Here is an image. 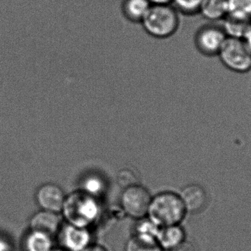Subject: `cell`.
Listing matches in <instances>:
<instances>
[{"instance_id": "3957f363", "label": "cell", "mask_w": 251, "mask_h": 251, "mask_svg": "<svg viewBox=\"0 0 251 251\" xmlns=\"http://www.w3.org/2000/svg\"><path fill=\"white\" fill-rule=\"evenodd\" d=\"M179 13L171 5L152 4L141 24L145 31L153 38H169L179 27Z\"/></svg>"}, {"instance_id": "603a6c76", "label": "cell", "mask_w": 251, "mask_h": 251, "mask_svg": "<svg viewBox=\"0 0 251 251\" xmlns=\"http://www.w3.org/2000/svg\"><path fill=\"white\" fill-rule=\"evenodd\" d=\"M82 251H109L107 248L97 243H91L89 246H87L85 249Z\"/></svg>"}, {"instance_id": "8fae6325", "label": "cell", "mask_w": 251, "mask_h": 251, "mask_svg": "<svg viewBox=\"0 0 251 251\" xmlns=\"http://www.w3.org/2000/svg\"><path fill=\"white\" fill-rule=\"evenodd\" d=\"M186 240V233L181 225L160 227L156 243L163 251H171Z\"/></svg>"}, {"instance_id": "30bf717a", "label": "cell", "mask_w": 251, "mask_h": 251, "mask_svg": "<svg viewBox=\"0 0 251 251\" xmlns=\"http://www.w3.org/2000/svg\"><path fill=\"white\" fill-rule=\"evenodd\" d=\"M179 195L186 212L197 213L203 210L207 201L206 191L199 184H189L181 190Z\"/></svg>"}, {"instance_id": "484cf974", "label": "cell", "mask_w": 251, "mask_h": 251, "mask_svg": "<svg viewBox=\"0 0 251 251\" xmlns=\"http://www.w3.org/2000/svg\"><path fill=\"white\" fill-rule=\"evenodd\" d=\"M51 251H65L64 249H61V248H60V247H58V248L55 247Z\"/></svg>"}, {"instance_id": "4fadbf2b", "label": "cell", "mask_w": 251, "mask_h": 251, "mask_svg": "<svg viewBox=\"0 0 251 251\" xmlns=\"http://www.w3.org/2000/svg\"><path fill=\"white\" fill-rule=\"evenodd\" d=\"M151 5L149 0H124L122 13L129 22L141 23Z\"/></svg>"}, {"instance_id": "e0dca14e", "label": "cell", "mask_w": 251, "mask_h": 251, "mask_svg": "<svg viewBox=\"0 0 251 251\" xmlns=\"http://www.w3.org/2000/svg\"><path fill=\"white\" fill-rule=\"evenodd\" d=\"M79 190L92 197L100 199L105 193V181L99 175H86L81 181Z\"/></svg>"}, {"instance_id": "5b68a950", "label": "cell", "mask_w": 251, "mask_h": 251, "mask_svg": "<svg viewBox=\"0 0 251 251\" xmlns=\"http://www.w3.org/2000/svg\"><path fill=\"white\" fill-rule=\"evenodd\" d=\"M152 196L141 184H135L124 189L120 197L122 210L126 216L137 220L147 217Z\"/></svg>"}, {"instance_id": "5bb4252c", "label": "cell", "mask_w": 251, "mask_h": 251, "mask_svg": "<svg viewBox=\"0 0 251 251\" xmlns=\"http://www.w3.org/2000/svg\"><path fill=\"white\" fill-rule=\"evenodd\" d=\"M199 13L210 22L224 20L228 15L227 0H203Z\"/></svg>"}, {"instance_id": "44dd1931", "label": "cell", "mask_w": 251, "mask_h": 251, "mask_svg": "<svg viewBox=\"0 0 251 251\" xmlns=\"http://www.w3.org/2000/svg\"><path fill=\"white\" fill-rule=\"evenodd\" d=\"M139 177L136 174V171L130 168H123L119 171L117 175L118 184L122 188L131 187V186L139 184Z\"/></svg>"}, {"instance_id": "d4e9b609", "label": "cell", "mask_w": 251, "mask_h": 251, "mask_svg": "<svg viewBox=\"0 0 251 251\" xmlns=\"http://www.w3.org/2000/svg\"><path fill=\"white\" fill-rule=\"evenodd\" d=\"M245 41H246V44L249 46V49H250L251 52V27L249 29V32L246 34V37L244 38Z\"/></svg>"}, {"instance_id": "7402d4cb", "label": "cell", "mask_w": 251, "mask_h": 251, "mask_svg": "<svg viewBox=\"0 0 251 251\" xmlns=\"http://www.w3.org/2000/svg\"><path fill=\"white\" fill-rule=\"evenodd\" d=\"M171 251H196V250H195V248L193 244L185 240L184 243H181V245L177 246L176 249Z\"/></svg>"}, {"instance_id": "2e32d148", "label": "cell", "mask_w": 251, "mask_h": 251, "mask_svg": "<svg viewBox=\"0 0 251 251\" xmlns=\"http://www.w3.org/2000/svg\"><path fill=\"white\" fill-rule=\"evenodd\" d=\"M251 27V20L226 16L224 19L222 28L225 31L227 37L244 38Z\"/></svg>"}, {"instance_id": "ffe728a7", "label": "cell", "mask_w": 251, "mask_h": 251, "mask_svg": "<svg viewBox=\"0 0 251 251\" xmlns=\"http://www.w3.org/2000/svg\"><path fill=\"white\" fill-rule=\"evenodd\" d=\"M125 251H163L156 243H148L137 239L130 237L126 243Z\"/></svg>"}, {"instance_id": "7c38bea8", "label": "cell", "mask_w": 251, "mask_h": 251, "mask_svg": "<svg viewBox=\"0 0 251 251\" xmlns=\"http://www.w3.org/2000/svg\"><path fill=\"white\" fill-rule=\"evenodd\" d=\"M55 238L35 230H28L22 240L23 251H51L54 249Z\"/></svg>"}, {"instance_id": "9a60e30c", "label": "cell", "mask_w": 251, "mask_h": 251, "mask_svg": "<svg viewBox=\"0 0 251 251\" xmlns=\"http://www.w3.org/2000/svg\"><path fill=\"white\" fill-rule=\"evenodd\" d=\"M159 228L160 227L151 221L148 217H146L137 220L134 225L132 236L148 243H156V237Z\"/></svg>"}, {"instance_id": "7a4b0ae2", "label": "cell", "mask_w": 251, "mask_h": 251, "mask_svg": "<svg viewBox=\"0 0 251 251\" xmlns=\"http://www.w3.org/2000/svg\"><path fill=\"white\" fill-rule=\"evenodd\" d=\"M186 212L179 195L174 192H162L152 196L147 217L159 227L179 225Z\"/></svg>"}, {"instance_id": "ba28073f", "label": "cell", "mask_w": 251, "mask_h": 251, "mask_svg": "<svg viewBox=\"0 0 251 251\" xmlns=\"http://www.w3.org/2000/svg\"><path fill=\"white\" fill-rule=\"evenodd\" d=\"M66 194L63 189L54 183H45L37 189L35 200L37 206L42 210L60 214Z\"/></svg>"}, {"instance_id": "8992f818", "label": "cell", "mask_w": 251, "mask_h": 251, "mask_svg": "<svg viewBox=\"0 0 251 251\" xmlns=\"http://www.w3.org/2000/svg\"><path fill=\"white\" fill-rule=\"evenodd\" d=\"M222 26L208 24L201 27L195 35V46L199 53L207 57L218 56L226 40Z\"/></svg>"}, {"instance_id": "cb8c5ba5", "label": "cell", "mask_w": 251, "mask_h": 251, "mask_svg": "<svg viewBox=\"0 0 251 251\" xmlns=\"http://www.w3.org/2000/svg\"><path fill=\"white\" fill-rule=\"evenodd\" d=\"M151 4H171V0H149Z\"/></svg>"}, {"instance_id": "ac0fdd59", "label": "cell", "mask_w": 251, "mask_h": 251, "mask_svg": "<svg viewBox=\"0 0 251 251\" xmlns=\"http://www.w3.org/2000/svg\"><path fill=\"white\" fill-rule=\"evenodd\" d=\"M227 16L251 20V0H227Z\"/></svg>"}, {"instance_id": "9c48e42d", "label": "cell", "mask_w": 251, "mask_h": 251, "mask_svg": "<svg viewBox=\"0 0 251 251\" xmlns=\"http://www.w3.org/2000/svg\"><path fill=\"white\" fill-rule=\"evenodd\" d=\"M63 223L60 214L40 209L29 218V229L45 233L56 239Z\"/></svg>"}, {"instance_id": "52a82bcc", "label": "cell", "mask_w": 251, "mask_h": 251, "mask_svg": "<svg viewBox=\"0 0 251 251\" xmlns=\"http://www.w3.org/2000/svg\"><path fill=\"white\" fill-rule=\"evenodd\" d=\"M56 238L59 247L66 251H82L93 243L90 228L71 225L64 221Z\"/></svg>"}, {"instance_id": "277c9868", "label": "cell", "mask_w": 251, "mask_h": 251, "mask_svg": "<svg viewBox=\"0 0 251 251\" xmlns=\"http://www.w3.org/2000/svg\"><path fill=\"white\" fill-rule=\"evenodd\" d=\"M218 56L231 72L244 74L251 70V52L244 38L227 37Z\"/></svg>"}, {"instance_id": "d6986e66", "label": "cell", "mask_w": 251, "mask_h": 251, "mask_svg": "<svg viewBox=\"0 0 251 251\" xmlns=\"http://www.w3.org/2000/svg\"><path fill=\"white\" fill-rule=\"evenodd\" d=\"M203 0H171V4L178 13L194 15L199 13Z\"/></svg>"}, {"instance_id": "6da1fadb", "label": "cell", "mask_w": 251, "mask_h": 251, "mask_svg": "<svg viewBox=\"0 0 251 251\" xmlns=\"http://www.w3.org/2000/svg\"><path fill=\"white\" fill-rule=\"evenodd\" d=\"M60 215L67 223L90 228L101 216L100 200L82 190H76L66 195Z\"/></svg>"}]
</instances>
